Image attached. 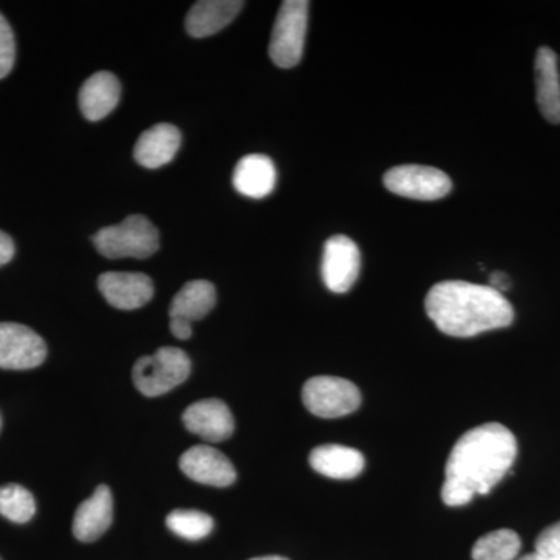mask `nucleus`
<instances>
[{
	"instance_id": "1",
	"label": "nucleus",
	"mask_w": 560,
	"mask_h": 560,
	"mask_svg": "<svg viewBox=\"0 0 560 560\" xmlns=\"http://www.w3.org/2000/svg\"><path fill=\"white\" fill-rule=\"evenodd\" d=\"M517 458V440L506 427L492 422L459 438L445 466L442 501L464 506L475 495H488Z\"/></svg>"
},
{
	"instance_id": "2",
	"label": "nucleus",
	"mask_w": 560,
	"mask_h": 560,
	"mask_svg": "<svg viewBox=\"0 0 560 560\" xmlns=\"http://www.w3.org/2000/svg\"><path fill=\"white\" fill-rule=\"evenodd\" d=\"M425 311L442 334L456 338L503 329L514 320V308L504 294L464 280L436 283L427 294Z\"/></svg>"
},
{
	"instance_id": "3",
	"label": "nucleus",
	"mask_w": 560,
	"mask_h": 560,
	"mask_svg": "<svg viewBox=\"0 0 560 560\" xmlns=\"http://www.w3.org/2000/svg\"><path fill=\"white\" fill-rule=\"evenodd\" d=\"M92 242L106 259H147L160 249V232L147 217L130 215L116 226L95 232Z\"/></svg>"
},
{
	"instance_id": "4",
	"label": "nucleus",
	"mask_w": 560,
	"mask_h": 560,
	"mask_svg": "<svg viewBox=\"0 0 560 560\" xmlns=\"http://www.w3.org/2000/svg\"><path fill=\"white\" fill-rule=\"evenodd\" d=\"M191 361L184 350L161 348L136 361L132 382L145 397H160L189 378Z\"/></svg>"
},
{
	"instance_id": "5",
	"label": "nucleus",
	"mask_w": 560,
	"mask_h": 560,
	"mask_svg": "<svg viewBox=\"0 0 560 560\" xmlns=\"http://www.w3.org/2000/svg\"><path fill=\"white\" fill-rule=\"evenodd\" d=\"M308 9L311 3L305 0H287L280 5L270 40V58L279 68L300 65L307 35Z\"/></svg>"
},
{
	"instance_id": "6",
	"label": "nucleus",
	"mask_w": 560,
	"mask_h": 560,
	"mask_svg": "<svg viewBox=\"0 0 560 560\" xmlns=\"http://www.w3.org/2000/svg\"><path fill=\"white\" fill-rule=\"evenodd\" d=\"M302 401L312 415L323 419H337L359 410L360 389L340 377H313L302 388Z\"/></svg>"
},
{
	"instance_id": "7",
	"label": "nucleus",
	"mask_w": 560,
	"mask_h": 560,
	"mask_svg": "<svg viewBox=\"0 0 560 560\" xmlns=\"http://www.w3.org/2000/svg\"><path fill=\"white\" fill-rule=\"evenodd\" d=\"M386 189L399 197L419 201H436L452 191V179L440 168L427 165H399L383 178Z\"/></svg>"
},
{
	"instance_id": "8",
	"label": "nucleus",
	"mask_w": 560,
	"mask_h": 560,
	"mask_svg": "<svg viewBox=\"0 0 560 560\" xmlns=\"http://www.w3.org/2000/svg\"><path fill=\"white\" fill-rule=\"evenodd\" d=\"M46 357V342L31 327L0 323V368L2 370H33L40 366Z\"/></svg>"
},
{
	"instance_id": "9",
	"label": "nucleus",
	"mask_w": 560,
	"mask_h": 560,
	"mask_svg": "<svg viewBox=\"0 0 560 560\" xmlns=\"http://www.w3.org/2000/svg\"><path fill=\"white\" fill-rule=\"evenodd\" d=\"M361 254L357 243L346 235H335L324 245L320 275L331 293H348L360 276Z\"/></svg>"
},
{
	"instance_id": "10",
	"label": "nucleus",
	"mask_w": 560,
	"mask_h": 560,
	"mask_svg": "<svg viewBox=\"0 0 560 560\" xmlns=\"http://www.w3.org/2000/svg\"><path fill=\"white\" fill-rule=\"evenodd\" d=\"M179 469L190 480L213 488H228L237 478V471L228 456L210 445H197L184 453L179 459Z\"/></svg>"
},
{
	"instance_id": "11",
	"label": "nucleus",
	"mask_w": 560,
	"mask_h": 560,
	"mask_svg": "<svg viewBox=\"0 0 560 560\" xmlns=\"http://www.w3.org/2000/svg\"><path fill=\"white\" fill-rule=\"evenodd\" d=\"M97 285L106 302L119 311L143 307L154 294L153 280L142 272H105Z\"/></svg>"
},
{
	"instance_id": "12",
	"label": "nucleus",
	"mask_w": 560,
	"mask_h": 560,
	"mask_svg": "<svg viewBox=\"0 0 560 560\" xmlns=\"http://www.w3.org/2000/svg\"><path fill=\"white\" fill-rule=\"evenodd\" d=\"M183 422L190 433L209 442L230 440L235 430L234 416L228 405L219 399L191 404L183 415Z\"/></svg>"
},
{
	"instance_id": "13",
	"label": "nucleus",
	"mask_w": 560,
	"mask_h": 560,
	"mask_svg": "<svg viewBox=\"0 0 560 560\" xmlns=\"http://www.w3.org/2000/svg\"><path fill=\"white\" fill-rule=\"evenodd\" d=\"M113 523V493L108 486H98L91 499L83 501L73 517V536L80 541L101 539Z\"/></svg>"
},
{
	"instance_id": "14",
	"label": "nucleus",
	"mask_w": 560,
	"mask_h": 560,
	"mask_svg": "<svg viewBox=\"0 0 560 560\" xmlns=\"http://www.w3.org/2000/svg\"><path fill=\"white\" fill-rule=\"evenodd\" d=\"M180 140V131L175 125H154L140 135L135 147V160L145 168L164 167L175 160Z\"/></svg>"
},
{
	"instance_id": "15",
	"label": "nucleus",
	"mask_w": 560,
	"mask_h": 560,
	"mask_svg": "<svg viewBox=\"0 0 560 560\" xmlns=\"http://www.w3.org/2000/svg\"><path fill=\"white\" fill-rule=\"evenodd\" d=\"M536 101L541 116L550 124H560V69L558 55L550 47H540L536 55Z\"/></svg>"
},
{
	"instance_id": "16",
	"label": "nucleus",
	"mask_w": 560,
	"mask_h": 560,
	"mask_svg": "<svg viewBox=\"0 0 560 560\" xmlns=\"http://www.w3.org/2000/svg\"><path fill=\"white\" fill-rule=\"evenodd\" d=\"M120 94V81L114 73H94L81 86L79 94L81 113L91 121L105 119L119 105Z\"/></svg>"
},
{
	"instance_id": "17",
	"label": "nucleus",
	"mask_w": 560,
	"mask_h": 560,
	"mask_svg": "<svg viewBox=\"0 0 560 560\" xmlns=\"http://www.w3.org/2000/svg\"><path fill=\"white\" fill-rule=\"evenodd\" d=\"M245 3L237 0H201L191 7L186 18V31L191 38L215 35L241 13Z\"/></svg>"
},
{
	"instance_id": "18",
	"label": "nucleus",
	"mask_w": 560,
	"mask_h": 560,
	"mask_svg": "<svg viewBox=\"0 0 560 560\" xmlns=\"http://www.w3.org/2000/svg\"><path fill=\"white\" fill-rule=\"evenodd\" d=\"M276 179H278V173H276L275 162L265 154H248L242 158L235 165L234 176H232L235 190L254 200L268 197L275 190Z\"/></svg>"
},
{
	"instance_id": "19",
	"label": "nucleus",
	"mask_w": 560,
	"mask_h": 560,
	"mask_svg": "<svg viewBox=\"0 0 560 560\" xmlns=\"http://www.w3.org/2000/svg\"><path fill=\"white\" fill-rule=\"evenodd\" d=\"M312 469L331 480H352L364 469L363 453L345 445H319L308 458Z\"/></svg>"
},
{
	"instance_id": "20",
	"label": "nucleus",
	"mask_w": 560,
	"mask_h": 560,
	"mask_svg": "<svg viewBox=\"0 0 560 560\" xmlns=\"http://www.w3.org/2000/svg\"><path fill=\"white\" fill-rule=\"evenodd\" d=\"M217 291L209 280H190L173 298L171 318H178L194 324L208 316L215 307Z\"/></svg>"
},
{
	"instance_id": "21",
	"label": "nucleus",
	"mask_w": 560,
	"mask_h": 560,
	"mask_svg": "<svg viewBox=\"0 0 560 560\" xmlns=\"http://www.w3.org/2000/svg\"><path fill=\"white\" fill-rule=\"evenodd\" d=\"M522 540L512 529H497L486 534L471 548L474 560H514L521 552Z\"/></svg>"
},
{
	"instance_id": "22",
	"label": "nucleus",
	"mask_w": 560,
	"mask_h": 560,
	"mask_svg": "<svg viewBox=\"0 0 560 560\" xmlns=\"http://www.w3.org/2000/svg\"><path fill=\"white\" fill-rule=\"evenodd\" d=\"M36 512V501L31 490L20 485L0 488V515L13 523L31 522Z\"/></svg>"
},
{
	"instance_id": "23",
	"label": "nucleus",
	"mask_w": 560,
	"mask_h": 560,
	"mask_svg": "<svg viewBox=\"0 0 560 560\" xmlns=\"http://www.w3.org/2000/svg\"><path fill=\"white\" fill-rule=\"evenodd\" d=\"M167 528L186 540H201L213 529V518L201 511L176 510L167 515Z\"/></svg>"
},
{
	"instance_id": "24",
	"label": "nucleus",
	"mask_w": 560,
	"mask_h": 560,
	"mask_svg": "<svg viewBox=\"0 0 560 560\" xmlns=\"http://www.w3.org/2000/svg\"><path fill=\"white\" fill-rule=\"evenodd\" d=\"M16 60V40L9 21L0 13V80L5 79L13 70Z\"/></svg>"
},
{
	"instance_id": "25",
	"label": "nucleus",
	"mask_w": 560,
	"mask_h": 560,
	"mask_svg": "<svg viewBox=\"0 0 560 560\" xmlns=\"http://www.w3.org/2000/svg\"><path fill=\"white\" fill-rule=\"evenodd\" d=\"M534 552L544 560H560V522L541 530Z\"/></svg>"
},
{
	"instance_id": "26",
	"label": "nucleus",
	"mask_w": 560,
	"mask_h": 560,
	"mask_svg": "<svg viewBox=\"0 0 560 560\" xmlns=\"http://www.w3.org/2000/svg\"><path fill=\"white\" fill-rule=\"evenodd\" d=\"M14 242L5 232L0 231V267L9 264L14 257Z\"/></svg>"
},
{
	"instance_id": "27",
	"label": "nucleus",
	"mask_w": 560,
	"mask_h": 560,
	"mask_svg": "<svg viewBox=\"0 0 560 560\" xmlns=\"http://www.w3.org/2000/svg\"><path fill=\"white\" fill-rule=\"evenodd\" d=\"M171 331L178 340H189L191 337V324L187 320L171 318Z\"/></svg>"
},
{
	"instance_id": "28",
	"label": "nucleus",
	"mask_w": 560,
	"mask_h": 560,
	"mask_svg": "<svg viewBox=\"0 0 560 560\" xmlns=\"http://www.w3.org/2000/svg\"><path fill=\"white\" fill-rule=\"evenodd\" d=\"M490 289L499 291V293L503 294L504 291L511 289V279L510 276L504 275V272L497 271L490 275Z\"/></svg>"
},
{
	"instance_id": "29",
	"label": "nucleus",
	"mask_w": 560,
	"mask_h": 560,
	"mask_svg": "<svg viewBox=\"0 0 560 560\" xmlns=\"http://www.w3.org/2000/svg\"><path fill=\"white\" fill-rule=\"evenodd\" d=\"M518 560H544V559H541L540 556L537 555V552H529V555L523 556V558L518 559Z\"/></svg>"
},
{
	"instance_id": "30",
	"label": "nucleus",
	"mask_w": 560,
	"mask_h": 560,
	"mask_svg": "<svg viewBox=\"0 0 560 560\" xmlns=\"http://www.w3.org/2000/svg\"><path fill=\"white\" fill-rule=\"evenodd\" d=\"M250 560H289V559L280 558V556H264V558H254Z\"/></svg>"
}]
</instances>
